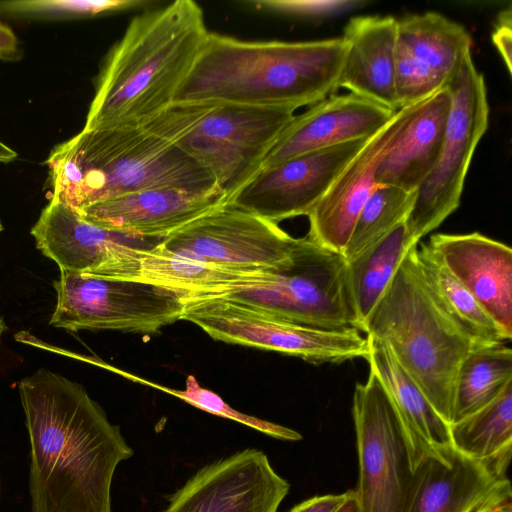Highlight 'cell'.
I'll return each mask as SVG.
<instances>
[{
    "label": "cell",
    "instance_id": "cell-1",
    "mask_svg": "<svg viewBox=\"0 0 512 512\" xmlns=\"http://www.w3.org/2000/svg\"><path fill=\"white\" fill-rule=\"evenodd\" d=\"M31 463L32 512H111V486L120 462L133 456L84 387L39 369L22 379Z\"/></svg>",
    "mask_w": 512,
    "mask_h": 512
},
{
    "label": "cell",
    "instance_id": "cell-2",
    "mask_svg": "<svg viewBox=\"0 0 512 512\" xmlns=\"http://www.w3.org/2000/svg\"><path fill=\"white\" fill-rule=\"evenodd\" d=\"M214 106L173 103L140 124L83 129L45 160L50 200L80 210L148 189H217L213 176L178 145Z\"/></svg>",
    "mask_w": 512,
    "mask_h": 512
},
{
    "label": "cell",
    "instance_id": "cell-3",
    "mask_svg": "<svg viewBox=\"0 0 512 512\" xmlns=\"http://www.w3.org/2000/svg\"><path fill=\"white\" fill-rule=\"evenodd\" d=\"M347 43L245 41L208 33L173 103L230 104L297 110L339 88Z\"/></svg>",
    "mask_w": 512,
    "mask_h": 512
},
{
    "label": "cell",
    "instance_id": "cell-4",
    "mask_svg": "<svg viewBox=\"0 0 512 512\" xmlns=\"http://www.w3.org/2000/svg\"><path fill=\"white\" fill-rule=\"evenodd\" d=\"M208 33L192 0L134 17L99 73L83 129L136 125L167 109Z\"/></svg>",
    "mask_w": 512,
    "mask_h": 512
},
{
    "label": "cell",
    "instance_id": "cell-5",
    "mask_svg": "<svg viewBox=\"0 0 512 512\" xmlns=\"http://www.w3.org/2000/svg\"><path fill=\"white\" fill-rule=\"evenodd\" d=\"M416 246L405 253L361 331L390 347L400 366L450 425L458 369L480 346L434 303L416 266Z\"/></svg>",
    "mask_w": 512,
    "mask_h": 512
},
{
    "label": "cell",
    "instance_id": "cell-6",
    "mask_svg": "<svg viewBox=\"0 0 512 512\" xmlns=\"http://www.w3.org/2000/svg\"><path fill=\"white\" fill-rule=\"evenodd\" d=\"M346 260L309 237L298 238L289 261L270 269L264 281L219 293V297L287 322L325 330H358L349 297Z\"/></svg>",
    "mask_w": 512,
    "mask_h": 512
},
{
    "label": "cell",
    "instance_id": "cell-7",
    "mask_svg": "<svg viewBox=\"0 0 512 512\" xmlns=\"http://www.w3.org/2000/svg\"><path fill=\"white\" fill-rule=\"evenodd\" d=\"M445 88L451 97V108L440 153L416 190L404 222L412 246L459 208L472 157L488 128L487 89L471 51L465 54Z\"/></svg>",
    "mask_w": 512,
    "mask_h": 512
},
{
    "label": "cell",
    "instance_id": "cell-8",
    "mask_svg": "<svg viewBox=\"0 0 512 512\" xmlns=\"http://www.w3.org/2000/svg\"><path fill=\"white\" fill-rule=\"evenodd\" d=\"M49 325L70 332L152 334L183 317L187 292L147 283L60 271Z\"/></svg>",
    "mask_w": 512,
    "mask_h": 512
},
{
    "label": "cell",
    "instance_id": "cell-9",
    "mask_svg": "<svg viewBox=\"0 0 512 512\" xmlns=\"http://www.w3.org/2000/svg\"><path fill=\"white\" fill-rule=\"evenodd\" d=\"M182 319L215 340L280 352L313 364L366 359V337L355 328L325 330L272 317L219 297H187Z\"/></svg>",
    "mask_w": 512,
    "mask_h": 512
},
{
    "label": "cell",
    "instance_id": "cell-10",
    "mask_svg": "<svg viewBox=\"0 0 512 512\" xmlns=\"http://www.w3.org/2000/svg\"><path fill=\"white\" fill-rule=\"evenodd\" d=\"M352 414L360 512H403L414 474L411 450L386 390L371 371L355 385Z\"/></svg>",
    "mask_w": 512,
    "mask_h": 512
},
{
    "label": "cell",
    "instance_id": "cell-11",
    "mask_svg": "<svg viewBox=\"0 0 512 512\" xmlns=\"http://www.w3.org/2000/svg\"><path fill=\"white\" fill-rule=\"evenodd\" d=\"M294 112L215 105L178 145L213 176L228 200L260 171Z\"/></svg>",
    "mask_w": 512,
    "mask_h": 512
},
{
    "label": "cell",
    "instance_id": "cell-12",
    "mask_svg": "<svg viewBox=\"0 0 512 512\" xmlns=\"http://www.w3.org/2000/svg\"><path fill=\"white\" fill-rule=\"evenodd\" d=\"M297 241L277 223L225 204L158 243L217 266L265 271L287 263Z\"/></svg>",
    "mask_w": 512,
    "mask_h": 512
},
{
    "label": "cell",
    "instance_id": "cell-13",
    "mask_svg": "<svg viewBox=\"0 0 512 512\" xmlns=\"http://www.w3.org/2000/svg\"><path fill=\"white\" fill-rule=\"evenodd\" d=\"M368 138L301 154L263 168L226 204L277 224L308 216Z\"/></svg>",
    "mask_w": 512,
    "mask_h": 512
},
{
    "label": "cell",
    "instance_id": "cell-14",
    "mask_svg": "<svg viewBox=\"0 0 512 512\" xmlns=\"http://www.w3.org/2000/svg\"><path fill=\"white\" fill-rule=\"evenodd\" d=\"M289 488L263 451L248 448L197 471L163 512H277Z\"/></svg>",
    "mask_w": 512,
    "mask_h": 512
},
{
    "label": "cell",
    "instance_id": "cell-15",
    "mask_svg": "<svg viewBox=\"0 0 512 512\" xmlns=\"http://www.w3.org/2000/svg\"><path fill=\"white\" fill-rule=\"evenodd\" d=\"M472 39L460 24L436 12L397 19L396 100L398 109L445 88Z\"/></svg>",
    "mask_w": 512,
    "mask_h": 512
},
{
    "label": "cell",
    "instance_id": "cell-16",
    "mask_svg": "<svg viewBox=\"0 0 512 512\" xmlns=\"http://www.w3.org/2000/svg\"><path fill=\"white\" fill-rule=\"evenodd\" d=\"M419 103L398 109L367 139L308 214L307 237L342 254L358 214L377 186L375 174L382 158L396 144Z\"/></svg>",
    "mask_w": 512,
    "mask_h": 512
},
{
    "label": "cell",
    "instance_id": "cell-17",
    "mask_svg": "<svg viewBox=\"0 0 512 512\" xmlns=\"http://www.w3.org/2000/svg\"><path fill=\"white\" fill-rule=\"evenodd\" d=\"M219 188L189 191L158 188L128 193L76 210L99 227L134 239H164L226 204Z\"/></svg>",
    "mask_w": 512,
    "mask_h": 512
},
{
    "label": "cell",
    "instance_id": "cell-18",
    "mask_svg": "<svg viewBox=\"0 0 512 512\" xmlns=\"http://www.w3.org/2000/svg\"><path fill=\"white\" fill-rule=\"evenodd\" d=\"M427 245L512 337V249L479 232L437 233Z\"/></svg>",
    "mask_w": 512,
    "mask_h": 512
},
{
    "label": "cell",
    "instance_id": "cell-19",
    "mask_svg": "<svg viewBox=\"0 0 512 512\" xmlns=\"http://www.w3.org/2000/svg\"><path fill=\"white\" fill-rule=\"evenodd\" d=\"M267 272L217 266L157 243L149 249L126 244L90 276L142 282L201 296L262 282Z\"/></svg>",
    "mask_w": 512,
    "mask_h": 512
},
{
    "label": "cell",
    "instance_id": "cell-20",
    "mask_svg": "<svg viewBox=\"0 0 512 512\" xmlns=\"http://www.w3.org/2000/svg\"><path fill=\"white\" fill-rule=\"evenodd\" d=\"M395 112L352 93L330 95L294 115L261 169L301 154L368 138Z\"/></svg>",
    "mask_w": 512,
    "mask_h": 512
},
{
    "label": "cell",
    "instance_id": "cell-21",
    "mask_svg": "<svg viewBox=\"0 0 512 512\" xmlns=\"http://www.w3.org/2000/svg\"><path fill=\"white\" fill-rule=\"evenodd\" d=\"M397 19L392 16H357L344 27L347 43L339 88L397 111Z\"/></svg>",
    "mask_w": 512,
    "mask_h": 512
},
{
    "label": "cell",
    "instance_id": "cell-22",
    "mask_svg": "<svg viewBox=\"0 0 512 512\" xmlns=\"http://www.w3.org/2000/svg\"><path fill=\"white\" fill-rule=\"evenodd\" d=\"M403 512H475L501 479L453 446L422 458Z\"/></svg>",
    "mask_w": 512,
    "mask_h": 512
},
{
    "label": "cell",
    "instance_id": "cell-23",
    "mask_svg": "<svg viewBox=\"0 0 512 512\" xmlns=\"http://www.w3.org/2000/svg\"><path fill=\"white\" fill-rule=\"evenodd\" d=\"M31 235L40 252L60 271L84 275H94L134 240L84 220L75 209L56 200L43 208Z\"/></svg>",
    "mask_w": 512,
    "mask_h": 512
},
{
    "label": "cell",
    "instance_id": "cell-24",
    "mask_svg": "<svg viewBox=\"0 0 512 512\" xmlns=\"http://www.w3.org/2000/svg\"><path fill=\"white\" fill-rule=\"evenodd\" d=\"M369 371L386 390L403 426L413 470L429 454L452 446L449 424L438 414L419 386L400 366L390 347L366 336Z\"/></svg>",
    "mask_w": 512,
    "mask_h": 512
},
{
    "label": "cell",
    "instance_id": "cell-25",
    "mask_svg": "<svg viewBox=\"0 0 512 512\" xmlns=\"http://www.w3.org/2000/svg\"><path fill=\"white\" fill-rule=\"evenodd\" d=\"M450 108L451 97L446 88L418 104L400 138L378 166L377 186L416 192L438 159Z\"/></svg>",
    "mask_w": 512,
    "mask_h": 512
},
{
    "label": "cell",
    "instance_id": "cell-26",
    "mask_svg": "<svg viewBox=\"0 0 512 512\" xmlns=\"http://www.w3.org/2000/svg\"><path fill=\"white\" fill-rule=\"evenodd\" d=\"M414 257L420 278L434 303L470 340L478 346L505 344L511 340L427 243H418Z\"/></svg>",
    "mask_w": 512,
    "mask_h": 512
},
{
    "label": "cell",
    "instance_id": "cell-27",
    "mask_svg": "<svg viewBox=\"0 0 512 512\" xmlns=\"http://www.w3.org/2000/svg\"><path fill=\"white\" fill-rule=\"evenodd\" d=\"M452 446L506 477L512 448V383L485 407L449 425Z\"/></svg>",
    "mask_w": 512,
    "mask_h": 512
},
{
    "label": "cell",
    "instance_id": "cell-28",
    "mask_svg": "<svg viewBox=\"0 0 512 512\" xmlns=\"http://www.w3.org/2000/svg\"><path fill=\"white\" fill-rule=\"evenodd\" d=\"M410 247L412 245L403 222L346 261V285L359 331Z\"/></svg>",
    "mask_w": 512,
    "mask_h": 512
},
{
    "label": "cell",
    "instance_id": "cell-29",
    "mask_svg": "<svg viewBox=\"0 0 512 512\" xmlns=\"http://www.w3.org/2000/svg\"><path fill=\"white\" fill-rule=\"evenodd\" d=\"M512 383V351L505 344L474 348L462 361L454 384L451 422L496 399Z\"/></svg>",
    "mask_w": 512,
    "mask_h": 512
},
{
    "label": "cell",
    "instance_id": "cell-30",
    "mask_svg": "<svg viewBox=\"0 0 512 512\" xmlns=\"http://www.w3.org/2000/svg\"><path fill=\"white\" fill-rule=\"evenodd\" d=\"M414 199L415 192L395 186H376L356 218L342 252L345 260L354 258L405 222Z\"/></svg>",
    "mask_w": 512,
    "mask_h": 512
},
{
    "label": "cell",
    "instance_id": "cell-31",
    "mask_svg": "<svg viewBox=\"0 0 512 512\" xmlns=\"http://www.w3.org/2000/svg\"><path fill=\"white\" fill-rule=\"evenodd\" d=\"M139 0H15L0 1V14L34 20H74L146 5Z\"/></svg>",
    "mask_w": 512,
    "mask_h": 512
},
{
    "label": "cell",
    "instance_id": "cell-32",
    "mask_svg": "<svg viewBox=\"0 0 512 512\" xmlns=\"http://www.w3.org/2000/svg\"><path fill=\"white\" fill-rule=\"evenodd\" d=\"M129 378L139 380L151 387L171 394L205 412L236 421L273 438L286 441H299L302 439L301 434L291 428L244 414L232 408L218 394L202 387L193 375H188L186 378L184 390L164 387L135 376H129Z\"/></svg>",
    "mask_w": 512,
    "mask_h": 512
},
{
    "label": "cell",
    "instance_id": "cell-33",
    "mask_svg": "<svg viewBox=\"0 0 512 512\" xmlns=\"http://www.w3.org/2000/svg\"><path fill=\"white\" fill-rule=\"evenodd\" d=\"M250 3L258 11L309 20L338 16L366 4L357 0H258Z\"/></svg>",
    "mask_w": 512,
    "mask_h": 512
},
{
    "label": "cell",
    "instance_id": "cell-34",
    "mask_svg": "<svg viewBox=\"0 0 512 512\" xmlns=\"http://www.w3.org/2000/svg\"><path fill=\"white\" fill-rule=\"evenodd\" d=\"M512 14L508 8L500 12L497 19L495 30L492 33V42L501 55L509 73L512 71L511 52H512Z\"/></svg>",
    "mask_w": 512,
    "mask_h": 512
},
{
    "label": "cell",
    "instance_id": "cell-35",
    "mask_svg": "<svg viewBox=\"0 0 512 512\" xmlns=\"http://www.w3.org/2000/svg\"><path fill=\"white\" fill-rule=\"evenodd\" d=\"M511 485L508 478L499 480L475 512H511Z\"/></svg>",
    "mask_w": 512,
    "mask_h": 512
},
{
    "label": "cell",
    "instance_id": "cell-36",
    "mask_svg": "<svg viewBox=\"0 0 512 512\" xmlns=\"http://www.w3.org/2000/svg\"><path fill=\"white\" fill-rule=\"evenodd\" d=\"M348 491L342 494H328L309 498L288 512H334L346 499Z\"/></svg>",
    "mask_w": 512,
    "mask_h": 512
},
{
    "label": "cell",
    "instance_id": "cell-37",
    "mask_svg": "<svg viewBox=\"0 0 512 512\" xmlns=\"http://www.w3.org/2000/svg\"><path fill=\"white\" fill-rule=\"evenodd\" d=\"M21 57L17 36L9 26L0 23V60L17 61Z\"/></svg>",
    "mask_w": 512,
    "mask_h": 512
},
{
    "label": "cell",
    "instance_id": "cell-38",
    "mask_svg": "<svg viewBox=\"0 0 512 512\" xmlns=\"http://www.w3.org/2000/svg\"><path fill=\"white\" fill-rule=\"evenodd\" d=\"M334 512H360L354 490H349L344 502Z\"/></svg>",
    "mask_w": 512,
    "mask_h": 512
},
{
    "label": "cell",
    "instance_id": "cell-39",
    "mask_svg": "<svg viewBox=\"0 0 512 512\" xmlns=\"http://www.w3.org/2000/svg\"><path fill=\"white\" fill-rule=\"evenodd\" d=\"M18 157L17 152L0 141V163H10Z\"/></svg>",
    "mask_w": 512,
    "mask_h": 512
},
{
    "label": "cell",
    "instance_id": "cell-40",
    "mask_svg": "<svg viewBox=\"0 0 512 512\" xmlns=\"http://www.w3.org/2000/svg\"><path fill=\"white\" fill-rule=\"evenodd\" d=\"M6 329H7V327L4 323V320L2 317H0V343H1V336Z\"/></svg>",
    "mask_w": 512,
    "mask_h": 512
},
{
    "label": "cell",
    "instance_id": "cell-41",
    "mask_svg": "<svg viewBox=\"0 0 512 512\" xmlns=\"http://www.w3.org/2000/svg\"><path fill=\"white\" fill-rule=\"evenodd\" d=\"M3 230V226H2V223L0 221V232Z\"/></svg>",
    "mask_w": 512,
    "mask_h": 512
}]
</instances>
